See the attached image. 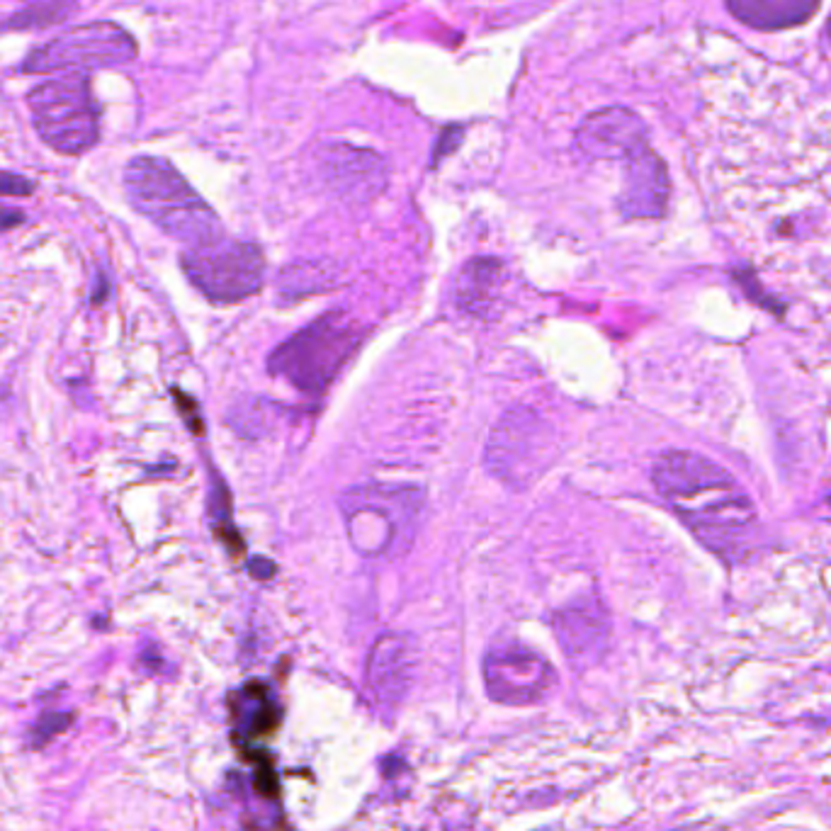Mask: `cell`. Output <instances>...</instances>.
Listing matches in <instances>:
<instances>
[{"label": "cell", "instance_id": "obj_1", "mask_svg": "<svg viewBox=\"0 0 831 831\" xmlns=\"http://www.w3.org/2000/svg\"><path fill=\"white\" fill-rule=\"evenodd\" d=\"M652 482L712 550L725 552L727 545L756 525L754 503L737 479L698 452L669 450L659 455Z\"/></svg>", "mask_w": 831, "mask_h": 831}, {"label": "cell", "instance_id": "obj_2", "mask_svg": "<svg viewBox=\"0 0 831 831\" xmlns=\"http://www.w3.org/2000/svg\"><path fill=\"white\" fill-rule=\"evenodd\" d=\"M129 202L149 222L188 248L222 239L217 212L192 190L173 163L158 156H137L124 166Z\"/></svg>", "mask_w": 831, "mask_h": 831}, {"label": "cell", "instance_id": "obj_3", "mask_svg": "<svg viewBox=\"0 0 831 831\" xmlns=\"http://www.w3.org/2000/svg\"><path fill=\"white\" fill-rule=\"evenodd\" d=\"M338 506L350 545L360 557L392 559L414 545L426 496L406 484H363L348 489Z\"/></svg>", "mask_w": 831, "mask_h": 831}, {"label": "cell", "instance_id": "obj_4", "mask_svg": "<svg viewBox=\"0 0 831 831\" xmlns=\"http://www.w3.org/2000/svg\"><path fill=\"white\" fill-rule=\"evenodd\" d=\"M365 341V329L346 312H326L273 350L268 370L304 394H321L341 375Z\"/></svg>", "mask_w": 831, "mask_h": 831}, {"label": "cell", "instance_id": "obj_5", "mask_svg": "<svg viewBox=\"0 0 831 831\" xmlns=\"http://www.w3.org/2000/svg\"><path fill=\"white\" fill-rule=\"evenodd\" d=\"M32 124L49 149L81 156L98 144V107L86 76H64L39 83L27 93Z\"/></svg>", "mask_w": 831, "mask_h": 831}, {"label": "cell", "instance_id": "obj_6", "mask_svg": "<svg viewBox=\"0 0 831 831\" xmlns=\"http://www.w3.org/2000/svg\"><path fill=\"white\" fill-rule=\"evenodd\" d=\"M137 59V42L117 22L100 20L78 25L42 47L32 49L22 61V73H66L81 76L88 71L112 69Z\"/></svg>", "mask_w": 831, "mask_h": 831}, {"label": "cell", "instance_id": "obj_7", "mask_svg": "<svg viewBox=\"0 0 831 831\" xmlns=\"http://www.w3.org/2000/svg\"><path fill=\"white\" fill-rule=\"evenodd\" d=\"M552 452V423L530 406H516L506 411L491 431L484 462L491 477L511 489H525L550 465Z\"/></svg>", "mask_w": 831, "mask_h": 831}, {"label": "cell", "instance_id": "obj_8", "mask_svg": "<svg viewBox=\"0 0 831 831\" xmlns=\"http://www.w3.org/2000/svg\"><path fill=\"white\" fill-rule=\"evenodd\" d=\"M180 265L192 287L217 304L241 302L263 285L265 258L256 243L217 239L183 251Z\"/></svg>", "mask_w": 831, "mask_h": 831}, {"label": "cell", "instance_id": "obj_9", "mask_svg": "<svg viewBox=\"0 0 831 831\" xmlns=\"http://www.w3.org/2000/svg\"><path fill=\"white\" fill-rule=\"evenodd\" d=\"M484 688L494 703L508 708H530L550 698L557 688V671L550 661L525 644H496L482 661Z\"/></svg>", "mask_w": 831, "mask_h": 831}, {"label": "cell", "instance_id": "obj_10", "mask_svg": "<svg viewBox=\"0 0 831 831\" xmlns=\"http://www.w3.org/2000/svg\"><path fill=\"white\" fill-rule=\"evenodd\" d=\"M319 175L333 195L348 202H367L387 185V163L370 149L331 144L319 151Z\"/></svg>", "mask_w": 831, "mask_h": 831}, {"label": "cell", "instance_id": "obj_11", "mask_svg": "<svg viewBox=\"0 0 831 831\" xmlns=\"http://www.w3.org/2000/svg\"><path fill=\"white\" fill-rule=\"evenodd\" d=\"M552 627L564 657L576 671L589 669L606 654L610 623L606 610L596 598H579L557 610Z\"/></svg>", "mask_w": 831, "mask_h": 831}, {"label": "cell", "instance_id": "obj_12", "mask_svg": "<svg viewBox=\"0 0 831 831\" xmlns=\"http://www.w3.org/2000/svg\"><path fill=\"white\" fill-rule=\"evenodd\" d=\"M576 146L589 158L608 161V158H630L647 146V127L627 107H606L591 112L576 129Z\"/></svg>", "mask_w": 831, "mask_h": 831}, {"label": "cell", "instance_id": "obj_13", "mask_svg": "<svg viewBox=\"0 0 831 831\" xmlns=\"http://www.w3.org/2000/svg\"><path fill=\"white\" fill-rule=\"evenodd\" d=\"M416 671V649L409 637L387 632L372 647L365 666V681L372 698L384 710H394L411 691Z\"/></svg>", "mask_w": 831, "mask_h": 831}, {"label": "cell", "instance_id": "obj_14", "mask_svg": "<svg viewBox=\"0 0 831 831\" xmlns=\"http://www.w3.org/2000/svg\"><path fill=\"white\" fill-rule=\"evenodd\" d=\"M669 173L649 146L625 158L620 212L630 219H659L669 205Z\"/></svg>", "mask_w": 831, "mask_h": 831}, {"label": "cell", "instance_id": "obj_15", "mask_svg": "<svg viewBox=\"0 0 831 831\" xmlns=\"http://www.w3.org/2000/svg\"><path fill=\"white\" fill-rule=\"evenodd\" d=\"M506 268L499 258L467 260L455 277V307L467 316H489L499 304Z\"/></svg>", "mask_w": 831, "mask_h": 831}, {"label": "cell", "instance_id": "obj_16", "mask_svg": "<svg viewBox=\"0 0 831 831\" xmlns=\"http://www.w3.org/2000/svg\"><path fill=\"white\" fill-rule=\"evenodd\" d=\"M727 8L746 27L776 32L810 20L819 0H727Z\"/></svg>", "mask_w": 831, "mask_h": 831}, {"label": "cell", "instance_id": "obj_17", "mask_svg": "<svg viewBox=\"0 0 831 831\" xmlns=\"http://www.w3.org/2000/svg\"><path fill=\"white\" fill-rule=\"evenodd\" d=\"M234 717L239 722L243 739H256L270 734L280 725V708H277L273 693L263 683H246L239 693L231 698Z\"/></svg>", "mask_w": 831, "mask_h": 831}, {"label": "cell", "instance_id": "obj_18", "mask_svg": "<svg viewBox=\"0 0 831 831\" xmlns=\"http://www.w3.org/2000/svg\"><path fill=\"white\" fill-rule=\"evenodd\" d=\"M76 8L78 0H22V8L0 30H47L69 20Z\"/></svg>", "mask_w": 831, "mask_h": 831}, {"label": "cell", "instance_id": "obj_19", "mask_svg": "<svg viewBox=\"0 0 831 831\" xmlns=\"http://www.w3.org/2000/svg\"><path fill=\"white\" fill-rule=\"evenodd\" d=\"M333 282V275L324 265H292L282 275V290L285 295H307V292L326 290Z\"/></svg>", "mask_w": 831, "mask_h": 831}, {"label": "cell", "instance_id": "obj_20", "mask_svg": "<svg viewBox=\"0 0 831 831\" xmlns=\"http://www.w3.org/2000/svg\"><path fill=\"white\" fill-rule=\"evenodd\" d=\"M73 722H76V712H44L27 734L30 737L27 742H30L32 749H42V746L52 742L56 734L66 732Z\"/></svg>", "mask_w": 831, "mask_h": 831}, {"label": "cell", "instance_id": "obj_21", "mask_svg": "<svg viewBox=\"0 0 831 831\" xmlns=\"http://www.w3.org/2000/svg\"><path fill=\"white\" fill-rule=\"evenodd\" d=\"M35 192V183L25 175L0 171V197H30Z\"/></svg>", "mask_w": 831, "mask_h": 831}, {"label": "cell", "instance_id": "obj_22", "mask_svg": "<svg viewBox=\"0 0 831 831\" xmlns=\"http://www.w3.org/2000/svg\"><path fill=\"white\" fill-rule=\"evenodd\" d=\"M25 222V214L20 212V209H10V207H0V231H8V229H15V226Z\"/></svg>", "mask_w": 831, "mask_h": 831}, {"label": "cell", "instance_id": "obj_23", "mask_svg": "<svg viewBox=\"0 0 831 831\" xmlns=\"http://www.w3.org/2000/svg\"><path fill=\"white\" fill-rule=\"evenodd\" d=\"M829 37H831V20H829Z\"/></svg>", "mask_w": 831, "mask_h": 831}]
</instances>
